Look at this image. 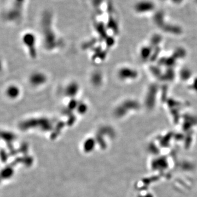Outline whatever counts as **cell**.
Segmentation results:
<instances>
[{"instance_id":"obj_5","label":"cell","mask_w":197,"mask_h":197,"mask_svg":"<svg viewBox=\"0 0 197 197\" xmlns=\"http://www.w3.org/2000/svg\"><path fill=\"white\" fill-rule=\"evenodd\" d=\"M20 91L19 87L15 85H10L7 88L6 90V95L11 99H15L19 97Z\"/></svg>"},{"instance_id":"obj_1","label":"cell","mask_w":197,"mask_h":197,"mask_svg":"<svg viewBox=\"0 0 197 197\" xmlns=\"http://www.w3.org/2000/svg\"><path fill=\"white\" fill-rule=\"evenodd\" d=\"M30 0H6L2 18L7 24L17 25L24 19Z\"/></svg>"},{"instance_id":"obj_7","label":"cell","mask_w":197,"mask_h":197,"mask_svg":"<svg viewBox=\"0 0 197 197\" xmlns=\"http://www.w3.org/2000/svg\"><path fill=\"white\" fill-rule=\"evenodd\" d=\"M195 2H196V3L197 4V0H195Z\"/></svg>"},{"instance_id":"obj_4","label":"cell","mask_w":197,"mask_h":197,"mask_svg":"<svg viewBox=\"0 0 197 197\" xmlns=\"http://www.w3.org/2000/svg\"><path fill=\"white\" fill-rule=\"evenodd\" d=\"M47 77L44 74L41 72H35L29 78L30 84L33 86H40L44 85L47 81Z\"/></svg>"},{"instance_id":"obj_3","label":"cell","mask_w":197,"mask_h":197,"mask_svg":"<svg viewBox=\"0 0 197 197\" xmlns=\"http://www.w3.org/2000/svg\"><path fill=\"white\" fill-rule=\"evenodd\" d=\"M23 42L25 46L28 48L29 51L31 52V55L36 56V35L31 32H27L23 35L22 37Z\"/></svg>"},{"instance_id":"obj_6","label":"cell","mask_w":197,"mask_h":197,"mask_svg":"<svg viewBox=\"0 0 197 197\" xmlns=\"http://www.w3.org/2000/svg\"><path fill=\"white\" fill-rule=\"evenodd\" d=\"M170 1L173 2L174 4H178L181 3L183 1V0H170Z\"/></svg>"},{"instance_id":"obj_2","label":"cell","mask_w":197,"mask_h":197,"mask_svg":"<svg viewBox=\"0 0 197 197\" xmlns=\"http://www.w3.org/2000/svg\"><path fill=\"white\" fill-rule=\"evenodd\" d=\"M156 8V5L151 0H139L134 6L135 13L139 14H145L151 13Z\"/></svg>"}]
</instances>
